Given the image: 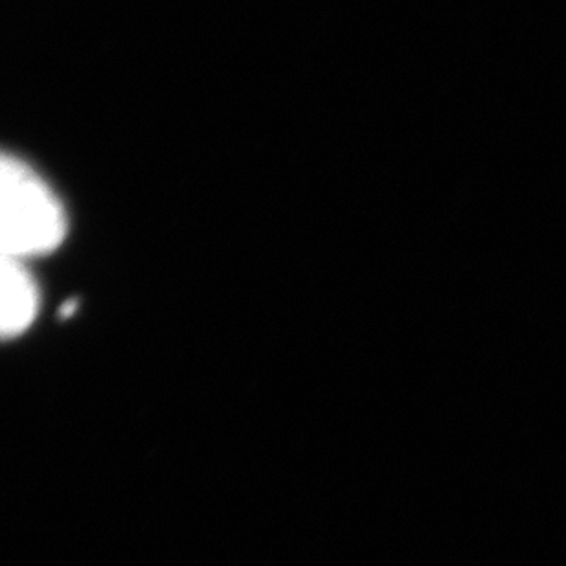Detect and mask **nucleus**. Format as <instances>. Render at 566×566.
Here are the masks:
<instances>
[{"label":"nucleus","mask_w":566,"mask_h":566,"mask_svg":"<svg viewBox=\"0 0 566 566\" xmlns=\"http://www.w3.org/2000/svg\"><path fill=\"white\" fill-rule=\"evenodd\" d=\"M65 208L21 158L0 151V254L22 258L55 251L66 235Z\"/></svg>","instance_id":"nucleus-1"},{"label":"nucleus","mask_w":566,"mask_h":566,"mask_svg":"<svg viewBox=\"0 0 566 566\" xmlns=\"http://www.w3.org/2000/svg\"><path fill=\"white\" fill-rule=\"evenodd\" d=\"M39 311V289L21 260L0 254V340L19 337Z\"/></svg>","instance_id":"nucleus-2"},{"label":"nucleus","mask_w":566,"mask_h":566,"mask_svg":"<svg viewBox=\"0 0 566 566\" xmlns=\"http://www.w3.org/2000/svg\"><path fill=\"white\" fill-rule=\"evenodd\" d=\"M77 310V304L72 300L69 304L63 305V310H61V315L63 316H72L74 315V311Z\"/></svg>","instance_id":"nucleus-3"}]
</instances>
